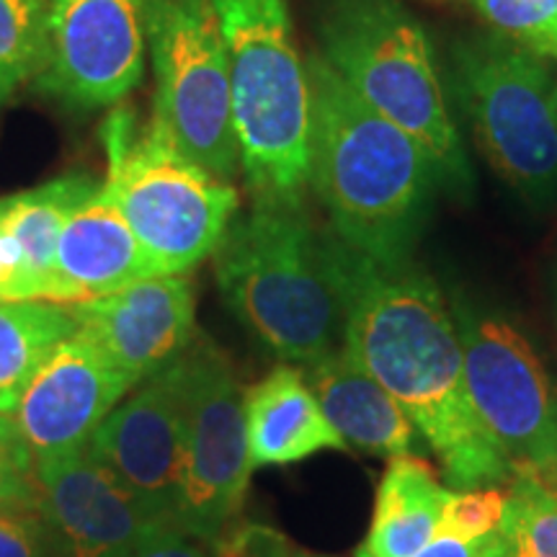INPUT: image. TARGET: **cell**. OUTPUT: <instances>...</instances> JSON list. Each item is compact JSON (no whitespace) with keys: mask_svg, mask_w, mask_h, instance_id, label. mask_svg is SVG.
<instances>
[{"mask_svg":"<svg viewBox=\"0 0 557 557\" xmlns=\"http://www.w3.org/2000/svg\"><path fill=\"white\" fill-rule=\"evenodd\" d=\"M344 308V348L406 410L455 491L513 478L472 408L457 318L413 259L377 261L325 230Z\"/></svg>","mask_w":557,"mask_h":557,"instance_id":"6da1fadb","label":"cell"},{"mask_svg":"<svg viewBox=\"0 0 557 557\" xmlns=\"http://www.w3.org/2000/svg\"><path fill=\"white\" fill-rule=\"evenodd\" d=\"M308 73L310 186L331 233L369 259H413L442 186L434 160L406 129L369 109L320 54Z\"/></svg>","mask_w":557,"mask_h":557,"instance_id":"7a4b0ae2","label":"cell"},{"mask_svg":"<svg viewBox=\"0 0 557 557\" xmlns=\"http://www.w3.org/2000/svg\"><path fill=\"white\" fill-rule=\"evenodd\" d=\"M212 256L227 308L278 361L305 369L344 346L325 233L305 205L253 201Z\"/></svg>","mask_w":557,"mask_h":557,"instance_id":"3957f363","label":"cell"},{"mask_svg":"<svg viewBox=\"0 0 557 557\" xmlns=\"http://www.w3.org/2000/svg\"><path fill=\"white\" fill-rule=\"evenodd\" d=\"M227 54L240 171L253 201L302 205L310 186L312 86L287 0H212Z\"/></svg>","mask_w":557,"mask_h":557,"instance_id":"277c9868","label":"cell"},{"mask_svg":"<svg viewBox=\"0 0 557 557\" xmlns=\"http://www.w3.org/2000/svg\"><path fill=\"white\" fill-rule=\"evenodd\" d=\"M320 58L369 109L429 152L442 186L472 191V169L421 21L406 0H323Z\"/></svg>","mask_w":557,"mask_h":557,"instance_id":"5b68a950","label":"cell"},{"mask_svg":"<svg viewBox=\"0 0 557 557\" xmlns=\"http://www.w3.org/2000/svg\"><path fill=\"white\" fill-rule=\"evenodd\" d=\"M449 81L478 150L532 205L557 197V94L549 60L496 32L457 37Z\"/></svg>","mask_w":557,"mask_h":557,"instance_id":"8992f818","label":"cell"},{"mask_svg":"<svg viewBox=\"0 0 557 557\" xmlns=\"http://www.w3.org/2000/svg\"><path fill=\"white\" fill-rule=\"evenodd\" d=\"M103 189L120 207L158 274H189L218 250L240 212L238 189L201 169L150 127L132 132L129 111H114L103 129Z\"/></svg>","mask_w":557,"mask_h":557,"instance_id":"52a82bcc","label":"cell"},{"mask_svg":"<svg viewBox=\"0 0 557 557\" xmlns=\"http://www.w3.org/2000/svg\"><path fill=\"white\" fill-rule=\"evenodd\" d=\"M156 75L150 129L227 184L240 169L227 54L212 0H145Z\"/></svg>","mask_w":557,"mask_h":557,"instance_id":"ba28073f","label":"cell"},{"mask_svg":"<svg viewBox=\"0 0 557 557\" xmlns=\"http://www.w3.org/2000/svg\"><path fill=\"white\" fill-rule=\"evenodd\" d=\"M184 393V465L176 524L207 545L238 527L253 475L238 374L209 338L178 359Z\"/></svg>","mask_w":557,"mask_h":557,"instance_id":"9c48e42d","label":"cell"},{"mask_svg":"<svg viewBox=\"0 0 557 557\" xmlns=\"http://www.w3.org/2000/svg\"><path fill=\"white\" fill-rule=\"evenodd\" d=\"M472 408L517 472L557 475V389L532 344L506 318L455 312Z\"/></svg>","mask_w":557,"mask_h":557,"instance_id":"30bf717a","label":"cell"},{"mask_svg":"<svg viewBox=\"0 0 557 557\" xmlns=\"http://www.w3.org/2000/svg\"><path fill=\"white\" fill-rule=\"evenodd\" d=\"M37 86L81 109L122 103L145 78V0H41Z\"/></svg>","mask_w":557,"mask_h":557,"instance_id":"8fae6325","label":"cell"},{"mask_svg":"<svg viewBox=\"0 0 557 557\" xmlns=\"http://www.w3.org/2000/svg\"><path fill=\"white\" fill-rule=\"evenodd\" d=\"M34 487L50 557H124L165 529H178L88 447L34 465Z\"/></svg>","mask_w":557,"mask_h":557,"instance_id":"7c38bea8","label":"cell"},{"mask_svg":"<svg viewBox=\"0 0 557 557\" xmlns=\"http://www.w3.org/2000/svg\"><path fill=\"white\" fill-rule=\"evenodd\" d=\"M139 382L90 341L70 333L41 359L13 418L34 465L88 447L90 436Z\"/></svg>","mask_w":557,"mask_h":557,"instance_id":"4fadbf2b","label":"cell"},{"mask_svg":"<svg viewBox=\"0 0 557 557\" xmlns=\"http://www.w3.org/2000/svg\"><path fill=\"white\" fill-rule=\"evenodd\" d=\"M88 449L139 498L176 524L184 465V393L178 361L143 380L90 436Z\"/></svg>","mask_w":557,"mask_h":557,"instance_id":"5bb4252c","label":"cell"},{"mask_svg":"<svg viewBox=\"0 0 557 557\" xmlns=\"http://www.w3.org/2000/svg\"><path fill=\"white\" fill-rule=\"evenodd\" d=\"M78 331L135 382L163 372L197 341V292L186 274L143 278L70 305Z\"/></svg>","mask_w":557,"mask_h":557,"instance_id":"9a60e30c","label":"cell"},{"mask_svg":"<svg viewBox=\"0 0 557 557\" xmlns=\"http://www.w3.org/2000/svg\"><path fill=\"white\" fill-rule=\"evenodd\" d=\"M54 271L70 305L160 276L103 184L70 214L58 243Z\"/></svg>","mask_w":557,"mask_h":557,"instance_id":"2e32d148","label":"cell"},{"mask_svg":"<svg viewBox=\"0 0 557 557\" xmlns=\"http://www.w3.org/2000/svg\"><path fill=\"white\" fill-rule=\"evenodd\" d=\"M243 408L253 470L295 465L329 449H348L320 408L302 367L282 361L246 389Z\"/></svg>","mask_w":557,"mask_h":557,"instance_id":"e0dca14e","label":"cell"},{"mask_svg":"<svg viewBox=\"0 0 557 557\" xmlns=\"http://www.w3.org/2000/svg\"><path fill=\"white\" fill-rule=\"evenodd\" d=\"M312 393L348 447L398 459L416 449V426L393 395L344 346L305 367Z\"/></svg>","mask_w":557,"mask_h":557,"instance_id":"ac0fdd59","label":"cell"},{"mask_svg":"<svg viewBox=\"0 0 557 557\" xmlns=\"http://www.w3.org/2000/svg\"><path fill=\"white\" fill-rule=\"evenodd\" d=\"M451 496L421 457L389 459L380 480L372 524L357 557H416L436 540Z\"/></svg>","mask_w":557,"mask_h":557,"instance_id":"d6986e66","label":"cell"},{"mask_svg":"<svg viewBox=\"0 0 557 557\" xmlns=\"http://www.w3.org/2000/svg\"><path fill=\"white\" fill-rule=\"evenodd\" d=\"M99 186V181L86 176V173H70V176L54 178L50 184L0 197V227L18 248L21 259L32 274L45 284L47 302L65 305V308L70 305L67 292L60 284L58 271H54L58 243L70 214Z\"/></svg>","mask_w":557,"mask_h":557,"instance_id":"ffe728a7","label":"cell"},{"mask_svg":"<svg viewBox=\"0 0 557 557\" xmlns=\"http://www.w3.org/2000/svg\"><path fill=\"white\" fill-rule=\"evenodd\" d=\"M75 331L65 305L0 302V413L16 410L41 359Z\"/></svg>","mask_w":557,"mask_h":557,"instance_id":"44dd1931","label":"cell"},{"mask_svg":"<svg viewBox=\"0 0 557 557\" xmlns=\"http://www.w3.org/2000/svg\"><path fill=\"white\" fill-rule=\"evenodd\" d=\"M504 557H557V493L545 478L517 472L500 519Z\"/></svg>","mask_w":557,"mask_h":557,"instance_id":"7402d4cb","label":"cell"},{"mask_svg":"<svg viewBox=\"0 0 557 557\" xmlns=\"http://www.w3.org/2000/svg\"><path fill=\"white\" fill-rule=\"evenodd\" d=\"M45 54L41 0H0V111L37 78Z\"/></svg>","mask_w":557,"mask_h":557,"instance_id":"603a6c76","label":"cell"},{"mask_svg":"<svg viewBox=\"0 0 557 557\" xmlns=\"http://www.w3.org/2000/svg\"><path fill=\"white\" fill-rule=\"evenodd\" d=\"M491 32L557 60V0H468Z\"/></svg>","mask_w":557,"mask_h":557,"instance_id":"cb8c5ba5","label":"cell"},{"mask_svg":"<svg viewBox=\"0 0 557 557\" xmlns=\"http://www.w3.org/2000/svg\"><path fill=\"white\" fill-rule=\"evenodd\" d=\"M504 511L506 491H500L498 485L451 491L436 537H455L465 542L487 537V534L498 532Z\"/></svg>","mask_w":557,"mask_h":557,"instance_id":"d4e9b609","label":"cell"},{"mask_svg":"<svg viewBox=\"0 0 557 557\" xmlns=\"http://www.w3.org/2000/svg\"><path fill=\"white\" fill-rule=\"evenodd\" d=\"M0 511H37L34 459L11 413H0Z\"/></svg>","mask_w":557,"mask_h":557,"instance_id":"484cf974","label":"cell"},{"mask_svg":"<svg viewBox=\"0 0 557 557\" xmlns=\"http://www.w3.org/2000/svg\"><path fill=\"white\" fill-rule=\"evenodd\" d=\"M212 547L218 557H299V549L278 529L256 521L238 524Z\"/></svg>","mask_w":557,"mask_h":557,"instance_id":"4316f807","label":"cell"},{"mask_svg":"<svg viewBox=\"0 0 557 557\" xmlns=\"http://www.w3.org/2000/svg\"><path fill=\"white\" fill-rule=\"evenodd\" d=\"M0 557H50V534L37 511H0Z\"/></svg>","mask_w":557,"mask_h":557,"instance_id":"83f0119b","label":"cell"},{"mask_svg":"<svg viewBox=\"0 0 557 557\" xmlns=\"http://www.w3.org/2000/svg\"><path fill=\"white\" fill-rule=\"evenodd\" d=\"M0 302H47L45 284L32 274L3 227H0Z\"/></svg>","mask_w":557,"mask_h":557,"instance_id":"f1b7e54d","label":"cell"},{"mask_svg":"<svg viewBox=\"0 0 557 557\" xmlns=\"http://www.w3.org/2000/svg\"><path fill=\"white\" fill-rule=\"evenodd\" d=\"M124 557H218L214 547L207 545L191 534L181 532V529H165L148 542L132 549Z\"/></svg>","mask_w":557,"mask_h":557,"instance_id":"f546056e","label":"cell"},{"mask_svg":"<svg viewBox=\"0 0 557 557\" xmlns=\"http://www.w3.org/2000/svg\"><path fill=\"white\" fill-rule=\"evenodd\" d=\"M416 557H504V542H500V532L468 542L455 537H436Z\"/></svg>","mask_w":557,"mask_h":557,"instance_id":"4dcf8cb0","label":"cell"},{"mask_svg":"<svg viewBox=\"0 0 557 557\" xmlns=\"http://www.w3.org/2000/svg\"><path fill=\"white\" fill-rule=\"evenodd\" d=\"M547 483H549V485H553V491H555V493H557V475H555V478H553V480H547Z\"/></svg>","mask_w":557,"mask_h":557,"instance_id":"1f68e13d","label":"cell"},{"mask_svg":"<svg viewBox=\"0 0 557 557\" xmlns=\"http://www.w3.org/2000/svg\"><path fill=\"white\" fill-rule=\"evenodd\" d=\"M299 557H329V555H308V553H299Z\"/></svg>","mask_w":557,"mask_h":557,"instance_id":"d6a6232c","label":"cell"},{"mask_svg":"<svg viewBox=\"0 0 557 557\" xmlns=\"http://www.w3.org/2000/svg\"><path fill=\"white\" fill-rule=\"evenodd\" d=\"M555 94H557V73H555Z\"/></svg>","mask_w":557,"mask_h":557,"instance_id":"836d02e7","label":"cell"}]
</instances>
